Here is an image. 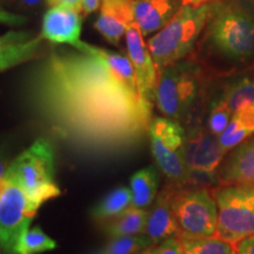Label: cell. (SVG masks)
<instances>
[{"label":"cell","instance_id":"cell-3","mask_svg":"<svg viewBox=\"0 0 254 254\" xmlns=\"http://www.w3.org/2000/svg\"><path fill=\"white\" fill-rule=\"evenodd\" d=\"M5 179L39 205L62 194L55 182V151L50 139L41 136L19 154L9 164Z\"/></svg>","mask_w":254,"mask_h":254},{"label":"cell","instance_id":"cell-14","mask_svg":"<svg viewBox=\"0 0 254 254\" xmlns=\"http://www.w3.org/2000/svg\"><path fill=\"white\" fill-rule=\"evenodd\" d=\"M133 23L142 37L160 31L184 5L182 0H133Z\"/></svg>","mask_w":254,"mask_h":254},{"label":"cell","instance_id":"cell-41","mask_svg":"<svg viewBox=\"0 0 254 254\" xmlns=\"http://www.w3.org/2000/svg\"><path fill=\"white\" fill-rule=\"evenodd\" d=\"M129 1H133V0H129Z\"/></svg>","mask_w":254,"mask_h":254},{"label":"cell","instance_id":"cell-26","mask_svg":"<svg viewBox=\"0 0 254 254\" xmlns=\"http://www.w3.org/2000/svg\"><path fill=\"white\" fill-rule=\"evenodd\" d=\"M151 246H154V243L147 234L142 233L112 238L105 252L107 254H140Z\"/></svg>","mask_w":254,"mask_h":254},{"label":"cell","instance_id":"cell-30","mask_svg":"<svg viewBox=\"0 0 254 254\" xmlns=\"http://www.w3.org/2000/svg\"><path fill=\"white\" fill-rule=\"evenodd\" d=\"M33 37L30 32H24V31H9L4 36L0 37V47L7 45V44L15 43V41H20L28 39V38Z\"/></svg>","mask_w":254,"mask_h":254},{"label":"cell","instance_id":"cell-16","mask_svg":"<svg viewBox=\"0 0 254 254\" xmlns=\"http://www.w3.org/2000/svg\"><path fill=\"white\" fill-rule=\"evenodd\" d=\"M219 178L226 185L254 186V139L234 147L219 171Z\"/></svg>","mask_w":254,"mask_h":254},{"label":"cell","instance_id":"cell-8","mask_svg":"<svg viewBox=\"0 0 254 254\" xmlns=\"http://www.w3.org/2000/svg\"><path fill=\"white\" fill-rule=\"evenodd\" d=\"M173 211L182 234L192 237H215L218 205L206 189L183 190L176 187Z\"/></svg>","mask_w":254,"mask_h":254},{"label":"cell","instance_id":"cell-11","mask_svg":"<svg viewBox=\"0 0 254 254\" xmlns=\"http://www.w3.org/2000/svg\"><path fill=\"white\" fill-rule=\"evenodd\" d=\"M125 40L128 58L134 69L136 92L142 105L152 112L158 81V69L150 50L145 44L144 37L134 23L127 28Z\"/></svg>","mask_w":254,"mask_h":254},{"label":"cell","instance_id":"cell-32","mask_svg":"<svg viewBox=\"0 0 254 254\" xmlns=\"http://www.w3.org/2000/svg\"><path fill=\"white\" fill-rule=\"evenodd\" d=\"M46 4L50 7H66L74 9L79 13L82 12L81 0H46Z\"/></svg>","mask_w":254,"mask_h":254},{"label":"cell","instance_id":"cell-22","mask_svg":"<svg viewBox=\"0 0 254 254\" xmlns=\"http://www.w3.org/2000/svg\"><path fill=\"white\" fill-rule=\"evenodd\" d=\"M220 99L232 113L247 106H254V78L236 79L225 87Z\"/></svg>","mask_w":254,"mask_h":254},{"label":"cell","instance_id":"cell-15","mask_svg":"<svg viewBox=\"0 0 254 254\" xmlns=\"http://www.w3.org/2000/svg\"><path fill=\"white\" fill-rule=\"evenodd\" d=\"M132 23L129 0H103L100 15L94 23V27L110 44L117 46Z\"/></svg>","mask_w":254,"mask_h":254},{"label":"cell","instance_id":"cell-31","mask_svg":"<svg viewBox=\"0 0 254 254\" xmlns=\"http://www.w3.org/2000/svg\"><path fill=\"white\" fill-rule=\"evenodd\" d=\"M0 1L15 6V7L18 8L32 11V9H37L41 7L45 0H0Z\"/></svg>","mask_w":254,"mask_h":254},{"label":"cell","instance_id":"cell-33","mask_svg":"<svg viewBox=\"0 0 254 254\" xmlns=\"http://www.w3.org/2000/svg\"><path fill=\"white\" fill-rule=\"evenodd\" d=\"M237 254H254V236L237 244Z\"/></svg>","mask_w":254,"mask_h":254},{"label":"cell","instance_id":"cell-40","mask_svg":"<svg viewBox=\"0 0 254 254\" xmlns=\"http://www.w3.org/2000/svg\"><path fill=\"white\" fill-rule=\"evenodd\" d=\"M98 254H107V253L104 251V252H100V253H98Z\"/></svg>","mask_w":254,"mask_h":254},{"label":"cell","instance_id":"cell-27","mask_svg":"<svg viewBox=\"0 0 254 254\" xmlns=\"http://www.w3.org/2000/svg\"><path fill=\"white\" fill-rule=\"evenodd\" d=\"M232 113L226 105L224 104L220 98L212 103L211 110L208 113L207 128L212 134L219 136L226 129L230 120L232 118Z\"/></svg>","mask_w":254,"mask_h":254},{"label":"cell","instance_id":"cell-12","mask_svg":"<svg viewBox=\"0 0 254 254\" xmlns=\"http://www.w3.org/2000/svg\"><path fill=\"white\" fill-rule=\"evenodd\" d=\"M82 17L74 9L50 7L44 14L40 37L58 45L72 46L77 50L81 44Z\"/></svg>","mask_w":254,"mask_h":254},{"label":"cell","instance_id":"cell-28","mask_svg":"<svg viewBox=\"0 0 254 254\" xmlns=\"http://www.w3.org/2000/svg\"><path fill=\"white\" fill-rule=\"evenodd\" d=\"M154 254H185L179 237L170 238L153 246Z\"/></svg>","mask_w":254,"mask_h":254},{"label":"cell","instance_id":"cell-18","mask_svg":"<svg viewBox=\"0 0 254 254\" xmlns=\"http://www.w3.org/2000/svg\"><path fill=\"white\" fill-rule=\"evenodd\" d=\"M254 134V106H247L232 114L226 129L218 136L225 152L237 147Z\"/></svg>","mask_w":254,"mask_h":254},{"label":"cell","instance_id":"cell-17","mask_svg":"<svg viewBox=\"0 0 254 254\" xmlns=\"http://www.w3.org/2000/svg\"><path fill=\"white\" fill-rule=\"evenodd\" d=\"M43 43L44 39L39 34L0 47V73L40 58L44 55Z\"/></svg>","mask_w":254,"mask_h":254},{"label":"cell","instance_id":"cell-7","mask_svg":"<svg viewBox=\"0 0 254 254\" xmlns=\"http://www.w3.org/2000/svg\"><path fill=\"white\" fill-rule=\"evenodd\" d=\"M185 131L177 120L157 117L148 127V139L152 155L159 170L176 187L190 183V176L184 160Z\"/></svg>","mask_w":254,"mask_h":254},{"label":"cell","instance_id":"cell-39","mask_svg":"<svg viewBox=\"0 0 254 254\" xmlns=\"http://www.w3.org/2000/svg\"><path fill=\"white\" fill-rule=\"evenodd\" d=\"M232 254H237V252H236V250H233V251H232Z\"/></svg>","mask_w":254,"mask_h":254},{"label":"cell","instance_id":"cell-23","mask_svg":"<svg viewBox=\"0 0 254 254\" xmlns=\"http://www.w3.org/2000/svg\"><path fill=\"white\" fill-rule=\"evenodd\" d=\"M185 254H232V245L217 237H192L180 234Z\"/></svg>","mask_w":254,"mask_h":254},{"label":"cell","instance_id":"cell-35","mask_svg":"<svg viewBox=\"0 0 254 254\" xmlns=\"http://www.w3.org/2000/svg\"><path fill=\"white\" fill-rule=\"evenodd\" d=\"M9 164L11 163L8 161L7 155L0 148V179H4L5 178L6 171H7Z\"/></svg>","mask_w":254,"mask_h":254},{"label":"cell","instance_id":"cell-29","mask_svg":"<svg viewBox=\"0 0 254 254\" xmlns=\"http://www.w3.org/2000/svg\"><path fill=\"white\" fill-rule=\"evenodd\" d=\"M26 21L27 19L24 15L12 13L0 6V24L7 25V26H21L26 24Z\"/></svg>","mask_w":254,"mask_h":254},{"label":"cell","instance_id":"cell-36","mask_svg":"<svg viewBox=\"0 0 254 254\" xmlns=\"http://www.w3.org/2000/svg\"><path fill=\"white\" fill-rule=\"evenodd\" d=\"M237 1L254 18V0H237Z\"/></svg>","mask_w":254,"mask_h":254},{"label":"cell","instance_id":"cell-20","mask_svg":"<svg viewBox=\"0 0 254 254\" xmlns=\"http://www.w3.org/2000/svg\"><path fill=\"white\" fill-rule=\"evenodd\" d=\"M148 218V208H138L129 206L124 213L114 218L106 226L110 238L135 236L145 233Z\"/></svg>","mask_w":254,"mask_h":254},{"label":"cell","instance_id":"cell-34","mask_svg":"<svg viewBox=\"0 0 254 254\" xmlns=\"http://www.w3.org/2000/svg\"><path fill=\"white\" fill-rule=\"evenodd\" d=\"M82 12L85 14H91L98 11L100 6V0H81Z\"/></svg>","mask_w":254,"mask_h":254},{"label":"cell","instance_id":"cell-6","mask_svg":"<svg viewBox=\"0 0 254 254\" xmlns=\"http://www.w3.org/2000/svg\"><path fill=\"white\" fill-rule=\"evenodd\" d=\"M218 205L215 237L237 245L254 236V186L227 185L214 192Z\"/></svg>","mask_w":254,"mask_h":254},{"label":"cell","instance_id":"cell-1","mask_svg":"<svg viewBox=\"0 0 254 254\" xmlns=\"http://www.w3.org/2000/svg\"><path fill=\"white\" fill-rule=\"evenodd\" d=\"M23 99L34 125L91 161L135 152L152 122L135 88L84 41L36 59L25 74Z\"/></svg>","mask_w":254,"mask_h":254},{"label":"cell","instance_id":"cell-24","mask_svg":"<svg viewBox=\"0 0 254 254\" xmlns=\"http://www.w3.org/2000/svg\"><path fill=\"white\" fill-rule=\"evenodd\" d=\"M57 249V243L50 238L40 227L28 228L19 238L14 247V254H39Z\"/></svg>","mask_w":254,"mask_h":254},{"label":"cell","instance_id":"cell-19","mask_svg":"<svg viewBox=\"0 0 254 254\" xmlns=\"http://www.w3.org/2000/svg\"><path fill=\"white\" fill-rule=\"evenodd\" d=\"M159 174L154 166L139 170L131 178L133 207L148 208L158 195Z\"/></svg>","mask_w":254,"mask_h":254},{"label":"cell","instance_id":"cell-38","mask_svg":"<svg viewBox=\"0 0 254 254\" xmlns=\"http://www.w3.org/2000/svg\"><path fill=\"white\" fill-rule=\"evenodd\" d=\"M140 254H154V252H153V246H151V247H148V249L144 250Z\"/></svg>","mask_w":254,"mask_h":254},{"label":"cell","instance_id":"cell-37","mask_svg":"<svg viewBox=\"0 0 254 254\" xmlns=\"http://www.w3.org/2000/svg\"><path fill=\"white\" fill-rule=\"evenodd\" d=\"M184 5H193V6H200L207 4V2H213L214 0H182Z\"/></svg>","mask_w":254,"mask_h":254},{"label":"cell","instance_id":"cell-25","mask_svg":"<svg viewBox=\"0 0 254 254\" xmlns=\"http://www.w3.org/2000/svg\"><path fill=\"white\" fill-rule=\"evenodd\" d=\"M88 49H90L92 52L100 56L101 58L107 63V65L110 66L111 69H112L122 80L125 81L128 86H131L136 90L134 69H133L132 63L129 58H126L125 56L119 55V53L99 49V47L90 45V44H88Z\"/></svg>","mask_w":254,"mask_h":254},{"label":"cell","instance_id":"cell-10","mask_svg":"<svg viewBox=\"0 0 254 254\" xmlns=\"http://www.w3.org/2000/svg\"><path fill=\"white\" fill-rule=\"evenodd\" d=\"M225 153L218 136L208 129L201 127L190 129L184 142V160L190 183H215Z\"/></svg>","mask_w":254,"mask_h":254},{"label":"cell","instance_id":"cell-9","mask_svg":"<svg viewBox=\"0 0 254 254\" xmlns=\"http://www.w3.org/2000/svg\"><path fill=\"white\" fill-rule=\"evenodd\" d=\"M40 206L15 184L6 183L0 195V247L6 254H14L19 238L30 228Z\"/></svg>","mask_w":254,"mask_h":254},{"label":"cell","instance_id":"cell-5","mask_svg":"<svg viewBox=\"0 0 254 254\" xmlns=\"http://www.w3.org/2000/svg\"><path fill=\"white\" fill-rule=\"evenodd\" d=\"M206 27L208 43L225 58L244 60L254 55V18L238 1L218 2Z\"/></svg>","mask_w":254,"mask_h":254},{"label":"cell","instance_id":"cell-13","mask_svg":"<svg viewBox=\"0 0 254 254\" xmlns=\"http://www.w3.org/2000/svg\"><path fill=\"white\" fill-rule=\"evenodd\" d=\"M174 190L176 186L164 189L163 192L157 195L151 209H148L145 234L151 238L154 245L182 234L173 211Z\"/></svg>","mask_w":254,"mask_h":254},{"label":"cell","instance_id":"cell-21","mask_svg":"<svg viewBox=\"0 0 254 254\" xmlns=\"http://www.w3.org/2000/svg\"><path fill=\"white\" fill-rule=\"evenodd\" d=\"M132 205L131 189L117 187L92 208L91 215L94 220L114 219L126 211Z\"/></svg>","mask_w":254,"mask_h":254},{"label":"cell","instance_id":"cell-2","mask_svg":"<svg viewBox=\"0 0 254 254\" xmlns=\"http://www.w3.org/2000/svg\"><path fill=\"white\" fill-rule=\"evenodd\" d=\"M218 2L193 6L183 5L158 33L150 38V50L159 72L185 59L194 49L196 40L207 26Z\"/></svg>","mask_w":254,"mask_h":254},{"label":"cell","instance_id":"cell-4","mask_svg":"<svg viewBox=\"0 0 254 254\" xmlns=\"http://www.w3.org/2000/svg\"><path fill=\"white\" fill-rule=\"evenodd\" d=\"M202 71L193 60L183 59L159 72L154 103L166 118L186 119L202 87Z\"/></svg>","mask_w":254,"mask_h":254}]
</instances>
